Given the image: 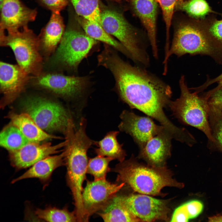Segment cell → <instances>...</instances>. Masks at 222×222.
Wrapping results in <instances>:
<instances>
[{"instance_id":"cell-1","label":"cell","mask_w":222,"mask_h":222,"mask_svg":"<svg viewBox=\"0 0 222 222\" xmlns=\"http://www.w3.org/2000/svg\"><path fill=\"white\" fill-rule=\"evenodd\" d=\"M114 49L107 47L98 57V64L113 75L121 99L132 109H137L158 121L174 138L182 128L167 117L164 109L168 107L172 91L170 86L142 68L122 60Z\"/></svg>"},{"instance_id":"cell-2","label":"cell","mask_w":222,"mask_h":222,"mask_svg":"<svg viewBox=\"0 0 222 222\" xmlns=\"http://www.w3.org/2000/svg\"><path fill=\"white\" fill-rule=\"evenodd\" d=\"M112 171L117 174V182L124 183L141 194L163 196L166 195L161 190L165 187L180 188L184 187L183 183L172 178V173L165 166L145 164L138 162L133 155L120 162Z\"/></svg>"},{"instance_id":"cell-3","label":"cell","mask_w":222,"mask_h":222,"mask_svg":"<svg viewBox=\"0 0 222 222\" xmlns=\"http://www.w3.org/2000/svg\"><path fill=\"white\" fill-rule=\"evenodd\" d=\"M64 150L67 183L74 200V212L77 221H88L89 218L84 210L82 200L83 184L86 179L88 162L87 152L94 141L87 135L86 131L79 129L69 134Z\"/></svg>"},{"instance_id":"cell-4","label":"cell","mask_w":222,"mask_h":222,"mask_svg":"<svg viewBox=\"0 0 222 222\" xmlns=\"http://www.w3.org/2000/svg\"><path fill=\"white\" fill-rule=\"evenodd\" d=\"M179 97L171 101L168 107L173 115L180 122L193 126L202 131L209 144L214 142L209 121V109L207 98L200 97L196 92H191L187 87L184 76L179 80Z\"/></svg>"},{"instance_id":"cell-5","label":"cell","mask_w":222,"mask_h":222,"mask_svg":"<svg viewBox=\"0 0 222 222\" xmlns=\"http://www.w3.org/2000/svg\"><path fill=\"white\" fill-rule=\"evenodd\" d=\"M0 44L12 50L18 65L29 75L41 74L42 57L38 36L28 26L16 31L0 32Z\"/></svg>"},{"instance_id":"cell-6","label":"cell","mask_w":222,"mask_h":222,"mask_svg":"<svg viewBox=\"0 0 222 222\" xmlns=\"http://www.w3.org/2000/svg\"><path fill=\"white\" fill-rule=\"evenodd\" d=\"M222 52V46L214 44L198 28L188 24L181 25L175 32L171 45L165 56L163 74L167 73L168 60L172 55L181 57L187 54H202L215 58Z\"/></svg>"},{"instance_id":"cell-7","label":"cell","mask_w":222,"mask_h":222,"mask_svg":"<svg viewBox=\"0 0 222 222\" xmlns=\"http://www.w3.org/2000/svg\"><path fill=\"white\" fill-rule=\"evenodd\" d=\"M101 24L109 35L116 37L130 55L132 60L146 67L150 59L136 30L120 13L111 9L101 11Z\"/></svg>"},{"instance_id":"cell-8","label":"cell","mask_w":222,"mask_h":222,"mask_svg":"<svg viewBox=\"0 0 222 222\" xmlns=\"http://www.w3.org/2000/svg\"><path fill=\"white\" fill-rule=\"evenodd\" d=\"M23 107L43 130L65 132L70 118L60 104L41 97H31L24 101Z\"/></svg>"},{"instance_id":"cell-9","label":"cell","mask_w":222,"mask_h":222,"mask_svg":"<svg viewBox=\"0 0 222 222\" xmlns=\"http://www.w3.org/2000/svg\"><path fill=\"white\" fill-rule=\"evenodd\" d=\"M97 40L84 32L68 27L64 31L55 54L57 62L65 69L76 71Z\"/></svg>"},{"instance_id":"cell-10","label":"cell","mask_w":222,"mask_h":222,"mask_svg":"<svg viewBox=\"0 0 222 222\" xmlns=\"http://www.w3.org/2000/svg\"><path fill=\"white\" fill-rule=\"evenodd\" d=\"M121 196L126 208L141 221L168 220L170 211L168 200L157 199L143 194Z\"/></svg>"},{"instance_id":"cell-11","label":"cell","mask_w":222,"mask_h":222,"mask_svg":"<svg viewBox=\"0 0 222 222\" xmlns=\"http://www.w3.org/2000/svg\"><path fill=\"white\" fill-rule=\"evenodd\" d=\"M124 185V183H112L106 179L87 181L82 200L88 217L104 209Z\"/></svg>"},{"instance_id":"cell-12","label":"cell","mask_w":222,"mask_h":222,"mask_svg":"<svg viewBox=\"0 0 222 222\" xmlns=\"http://www.w3.org/2000/svg\"><path fill=\"white\" fill-rule=\"evenodd\" d=\"M120 117L119 130L129 134L139 149L153 137L167 131L162 125L155 124L151 118L139 116L130 111H123Z\"/></svg>"},{"instance_id":"cell-13","label":"cell","mask_w":222,"mask_h":222,"mask_svg":"<svg viewBox=\"0 0 222 222\" xmlns=\"http://www.w3.org/2000/svg\"><path fill=\"white\" fill-rule=\"evenodd\" d=\"M38 86L64 97H72L81 94L89 82L87 77L68 76L49 73L36 76Z\"/></svg>"},{"instance_id":"cell-14","label":"cell","mask_w":222,"mask_h":222,"mask_svg":"<svg viewBox=\"0 0 222 222\" xmlns=\"http://www.w3.org/2000/svg\"><path fill=\"white\" fill-rule=\"evenodd\" d=\"M29 75L18 64L0 62V89L3 96L2 107L12 102L24 90L30 79Z\"/></svg>"},{"instance_id":"cell-15","label":"cell","mask_w":222,"mask_h":222,"mask_svg":"<svg viewBox=\"0 0 222 222\" xmlns=\"http://www.w3.org/2000/svg\"><path fill=\"white\" fill-rule=\"evenodd\" d=\"M0 5V31L21 30L34 21L37 15L36 9L27 7L20 0H3Z\"/></svg>"},{"instance_id":"cell-16","label":"cell","mask_w":222,"mask_h":222,"mask_svg":"<svg viewBox=\"0 0 222 222\" xmlns=\"http://www.w3.org/2000/svg\"><path fill=\"white\" fill-rule=\"evenodd\" d=\"M67 141L52 145L50 143L39 144V143L29 142L18 150L10 152L12 165L17 169L31 166L42 159L60 152L65 147Z\"/></svg>"},{"instance_id":"cell-17","label":"cell","mask_w":222,"mask_h":222,"mask_svg":"<svg viewBox=\"0 0 222 222\" xmlns=\"http://www.w3.org/2000/svg\"><path fill=\"white\" fill-rule=\"evenodd\" d=\"M172 138L171 135L166 130L155 135L139 149L138 157L151 165L165 166L166 160L171 155Z\"/></svg>"},{"instance_id":"cell-18","label":"cell","mask_w":222,"mask_h":222,"mask_svg":"<svg viewBox=\"0 0 222 222\" xmlns=\"http://www.w3.org/2000/svg\"><path fill=\"white\" fill-rule=\"evenodd\" d=\"M133 10L145 27L151 45L153 56L158 57L156 41V0H131Z\"/></svg>"},{"instance_id":"cell-19","label":"cell","mask_w":222,"mask_h":222,"mask_svg":"<svg viewBox=\"0 0 222 222\" xmlns=\"http://www.w3.org/2000/svg\"><path fill=\"white\" fill-rule=\"evenodd\" d=\"M64 25L60 12H52L49 21L38 35L40 51L49 56L56 49L64 32Z\"/></svg>"},{"instance_id":"cell-20","label":"cell","mask_w":222,"mask_h":222,"mask_svg":"<svg viewBox=\"0 0 222 222\" xmlns=\"http://www.w3.org/2000/svg\"><path fill=\"white\" fill-rule=\"evenodd\" d=\"M65 152L59 155L49 156L37 162L19 177L12 181V183L28 178H38L45 182L49 180L53 171L57 168L65 165Z\"/></svg>"},{"instance_id":"cell-21","label":"cell","mask_w":222,"mask_h":222,"mask_svg":"<svg viewBox=\"0 0 222 222\" xmlns=\"http://www.w3.org/2000/svg\"><path fill=\"white\" fill-rule=\"evenodd\" d=\"M11 123L17 127L31 142H40L59 137L50 135L41 129L27 113H11L8 115Z\"/></svg>"},{"instance_id":"cell-22","label":"cell","mask_w":222,"mask_h":222,"mask_svg":"<svg viewBox=\"0 0 222 222\" xmlns=\"http://www.w3.org/2000/svg\"><path fill=\"white\" fill-rule=\"evenodd\" d=\"M79 17V22L88 35L96 40L105 43L132 60L130 55L125 47L108 34L101 25Z\"/></svg>"},{"instance_id":"cell-23","label":"cell","mask_w":222,"mask_h":222,"mask_svg":"<svg viewBox=\"0 0 222 222\" xmlns=\"http://www.w3.org/2000/svg\"><path fill=\"white\" fill-rule=\"evenodd\" d=\"M98 214L105 222H139L126 208L121 195H116L108 205Z\"/></svg>"},{"instance_id":"cell-24","label":"cell","mask_w":222,"mask_h":222,"mask_svg":"<svg viewBox=\"0 0 222 222\" xmlns=\"http://www.w3.org/2000/svg\"><path fill=\"white\" fill-rule=\"evenodd\" d=\"M119 133L118 131H111L108 133L104 138L95 144L98 148L95 149L98 155L117 159L119 162L124 160L126 154L117 139Z\"/></svg>"},{"instance_id":"cell-25","label":"cell","mask_w":222,"mask_h":222,"mask_svg":"<svg viewBox=\"0 0 222 222\" xmlns=\"http://www.w3.org/2000/svg\"><path fill=\"white\" fill-rule=\"evenodd\" d=\"M29 142L20 130L11 123L1 132L0 145L10 152L19 149Z\"/></svg>"},{"instance_id":"cell-26","label":"cell","mask_w":222,"mask_h":222,"mask_svg":"<svg viewBox=\"0 0 222 222\" xmlns=\"http://www.w3.org/2000/svg\"><path fill=\"white\" fill-rule=\"evenodd\" d=\"M80 17L101 25L99 0H70Z\"/></svg>"},{"instance_id":"cell-27","label":"cell","mask_w":222,"mask_h":222,"mask_svg":"<svg viewBox=\"0 0 222 222\" xmlns=\"http://www.w3.org/2000/svg\"><path fill=\"white\" fill-rule=\"evenodd\" d=\"M35 213L38 218L46 221H77L74 211L70 212L66 208L60 209L49 207L44 209L38 208L35 210Z\"/></svg>"},{"instance_id":"cell-28","label":"cell","mask_w":222,"mask_h":222,"mask_svg":"<svg viewBox=\"0 0 222 222\" xmlns=\"http://www.w3.org/2000/svg\"><path fill=\"white\" fill-rule=\"evenodd\" d=\"M113 159L110 158L98 155L88 161L87 173L92 175L94 180L106 179L107 173L111 170L109 162Z\"/></svg>"},{"instance_id":"cell-29","label":"cell","mask_w":222,"mask_h":222,"mask_svg":"<svg viewBox=\"0 0 222 222\" xmlns=\"http://www.w3.org/2000/svg\"><path fill=\"white\" fill-rule=\"evenodd\" d=\"M209 107V121L222 117V87L205 94Z\"/></svg>"},{"instance_id":"cell-30","label":"cell","mask_w":222,"mask_h":222,"mask_svg":"<svg viewBox=\"0 0 222 222\" xmlns=\"http://www.w3.org/2000/svg\"><path fill=\"white\" fill-rule=\"evenodd\" d=\"M178 6L190 16L195 18L204 17L211 10L208 4L205 0L183 1Z\"/></svg>"},{"instance_id":"cell-31","label":"cell","mask_w":222,"mask_h":222,"mask_svg":"<svg viewBox=\"0 0 222 222\" xmlns=\"http://www.w3.org/2000/svg\"><path fill=\"white\" fill-rule=\"evenodd\" d=\"M160 6L166 28L165 44L170 45L169 32L171 20L175 7L183 1V0H156Z\"/></svg>"},{"instance_id":"cell-32","label":"cell","mask_w":222,"mask_h":222,"mask_svg":"<svg viewBox=\"0 0 222 222\" xmlns=\"http://www.w3.org/2000/svg\"><path fill=\"white\" fill-rule=\"evenodd\" d=\"M214 142L209 144L222 152V117L209 121Z\"/></svg>"},{"instance_id":"cell-33","label":"cell","mask_w":222,"mask_h":222,"mask_svg":"<svg viewBox=\"0 0 222 222\" xmlns=\"http://www.w3.org/2000/svg\"><path fill=\"white\" fill-rule=\"evenodd\" d=\"M40 5L51 12L60 11L68 4V0H35Z\"/></svg>"},{"instance_id":"cell-34","label":"cell","mask_w":222,"mask_h":222,"mask_svg":"<svg viewBox=\"0 0 222 222\" xmlns=\"http://www.w3.org/2000/svg\"><path fill=\"white\" fill-rule=\"evenodd\" d=\"M190 219L197 217L202 212L203 205L200 201L193 200L183 204Z\"/></svg>"},{"instance_id":"cell-35","label":"cell","mask_w":222,"mask_h":222,"mask_svg":"<svg viewBox=\"0 0 222 222\" xmlns=\"http://www.w3.org/2000/svg\"><path fill=\"white\" fill-rule=\"evenodd\" d=\"M189 219L187 212L183 204L175 209L171 221L187 222Z\"/></svg>"},{"instance_id":"cell-36","label":"cell","mask_w":222,"mask_h":222,"mask_svg":"<svg viewBox=\"0 0 222 222\" xmlns=\"http://www.w3.org/2000/svg\"><path fill=\"white\" fill-rule=\"evenodd\" d=\"M209 31L213 36L222 42V19L214 22L210 27Z\"/></svg>"},{"instance_id":"cell-37","label":"cell","mask_w":222,"mask_h":222,"mask_svg":"<svg viewBox=\"0 0 222 222\" xmlns=\"http://www.w3.org/2000/svg\"><path fill=\"white\" fill-rule=\"evenodd\" d=\"M216 82L218 84L217 86L214 88V89H217L222 87V73L214 79L208 80L201 86L195 88L194 89L195 90V91L198 93L207 88L209 85Z\"/></svg>"},{"instance_id":"cell-38","label":"cell","mask_w":222,"mask_h":222,"mask_svg":"<svg viewBox=\"0 0 222 222\" xmlns=\"http://www.w3.org/2000/svg\"><path fill=\"white\" fill-rule=\"evenodd\" d=\"M209 222H222V215L215 216L209 217L208 219Z\"/></svg>"},{"instance_id":"cell-39","label":"cell","mask_w":222,"mask_h":222,"mask_svg":"<svg viewBox=\"0 0 222 222\" xmlns=\"http://www.w3.org/2000/svg\"><path fill=\"white\" fill-rule=\"evenodd\" d=\"M0 3H2V1H3V0H0Z\"/></svg>"},{"instance_id":"cell-40","label":"cell","mask_w":222,"mask_h":222,"mask_svg":"<svg viewBox=\"0 0 222 222\" xmlns=\"http://www.w3.org/2000/svg\"><path fill=\"white\" fill-rule=\"evenodd\" d=\"M116 0V1H119V0Z\"/></svg>"}]
</instances>
